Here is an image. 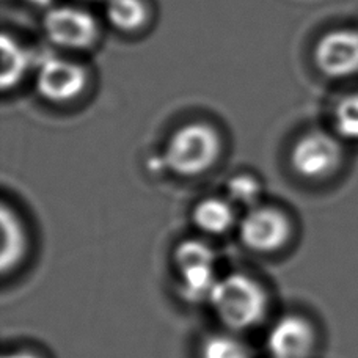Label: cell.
I'll return each instance as SVG.
<instances>
[{
	"label": "cell",
	"instance_id": "cell-1",
	"mask_svg": "<svg viewBox=\"0 0 358 358\" xmlns=\"http://www.w3.org/2000/svg\"><path fill=\"white\" fill-rule=\"evenodd\" d=\"M222 138L213 124L192 121L171 132L164 150V164L179 176L206 173L219 161Z\"/></svg>",
	"mask_w": 358,
	"mask_h": 358
},
{
	"label": "cell",
	"instance_id": "cell-2",
	"mask_svg": "<svg viewBox=\"0 0 358 358\" xmlns=\"http://www.w3.org/2000/svg\"><path fill=\"white\" fill-rule=\"evenodd\" d=\"M208 302L217 317L231 330L255 327L266 315L267 297L257 280L245 273H229L217 281Z\"/></svg>",
	"mask_w": 358,
	"mask_h": 358
},
{
	"label": "cell",
	"instance_id": "cell-3",
	"mask_svg": "<svg viewBox=\"0 0 358 358\" xmlns=\"http://www.w3.org/2000/svg\"><path fill=\"white\" fill-rule=\"evenodd\" d=\"M43 31L55 48L74 50H90L101 38L98 19L88 10L78 5H52L43 16Z\"/></svg>",
	"mask_w": 358,
	"mask_h": 358
},
{
	"label": "cell",
	"instance_id": "cell-4",
	"mask_svg": "<svg viewBox=\"0 0 358 358\" xmlns=\"http://www.w3.org/2000/svg\"><path fill=\"white\" fill-rule=\"evenodd\" d=\"M344 161L343 140L335 132L313 129L300 136L289 152L291 169L308 181L335 175Z\"/></svg>",
	"mask_w": 358,
	"mask_h": 358
},
{
	"label": "cell",
	"instance_id": "cell-5",
	"mask_svg": "<svg viewBox=\"0 0 358 358\" xmlns=\"http://www.w3.org/2000/svg\"><path fill=\"white\" fill-rule=\"evenodd\" d=\"M88 78V69L80 62L49 55L38 65L35 87L44 101L52 104H66L78 99L85 92Z\"/></svg>",
	"mask_w": 358,
	"mask_h": 358
},
{
	"label": "cell",
	"instance_id": "cell-6",
	"mask_svg": "<svg viewBox=\"0 0 358 358\" xmlns=\"http://www.w3.org/2000/svg\"><path fill=\"white\" fill-rule=\"evenodd\" d=\"M313 60L325 78L341 80L358 74V29H334L316 41Z\"/></svg>",
	"mask_w": 358,
	"mask_h": 358
},
{
	"label": "cell",
	"instance_id": "cell-7",
	"mask_svg": "<svg viewBox=\"0 0 358 358\" xmlns=\"http://www.w3.org/2000/svg\"><path fill=\"white\" fill-rule=\"evenodd\" d=\"M239 236L253 252H275L289 241L291 222L280 209L259 204L245 210L239 222Z\"/></svg>",
	"mask_w": 358,
	"mask_h": 358
},
{
	"label": "cell",
	"instance_id": "cell-8",
	"mask_svg": "<svg viewBox=\"0 0 358 358\" xmlns=\"http://www.w3.org/2000/svg\"><path fill=\"white\" fill-rule=\"evenodd\" d=\"M315 341V329L306 319L285 316L268 331L267 349L272 358H308Z\"/></svg>",
	"mask_w": 358,
	"mask_h": 358
},
{
	"label": "cell",
	"instance_id": "cell-9",
	"mask_svg": "<svg viewBox=\"0 0 358 358\" xmlns=\"http://www.w3.org/2000/svg\"><path fill=\"white\" fill-rule=\"evenodd\" d=\"M2 50V74H0V85L6 93L21 85L25 76L34 66V57L24 44L8 31L2 34L0 41Z\"/></svg>",
	"mask_w": 358,
	"mask_h": 358
},
{
	"label": "cell",
	"instance_id": "cell-10",
	"mask_svg": "<svg viewBox=\"0 0 358 358\" xmlns=\"http://www.w3.org/2000/svg\"><path fill=\"white\" fill-rule=\"evenodd\" d=\"M2 271L3 273L15 271L22 263L24 255L27 253L29 238L25 231L22 219L17 215L15 209L3 204L2 206Z\"/></svg>",
	"mask_w": 358,
	"mask_h": 358
},
{
	"label": "cell",
	"instance_id": "cell-11",
	"mask_svg": "<svg viewBox=\"0 0 358 358\" xmlns=\"http://www.w3.org/2000/svg\"><path fill=\"white\" fill-rule=\"evenodd\" d=\"M194 222L200 231L219 236L231 229L236 222V206L222 196H208L194 208Z\"/></svg>",
	"mask_w": 358,
	"mask_h": 358
},
{
	"label": "cell",
	"instance_id": "cell-12",
	"mask_svg": "<svg viewBox=\"0 0 358 358\" xmlns=\"http://www.w3.org/2000/svg\"><path fill=\"white\" fill-rule=\"evenodd\" d=\"M107 22L121 34H137L150 22L151 10L146 0H104Z\"/></svg>",
	"mask_w": 358,
	"mask_h": 358
},
{
	"label": "cell",
	"instance_id": "cell-13",
	"mask_svg": "<svg viewBox=\"0 0 358 358\" xmlns=\"http://www.w3.org/2000/svg\"><path fill=\"white\" fill-rule=\"evenodd\" d=\"M334 132L343 142L358 143V92L344 94L331 112Z\"/></svg>",
	"mask_w": 358,
	"mask_h": 358
},
{
	"label": "cell",
	"instance_id": "cell-14",
	"mask_svg": "<svg viewBox=\"0 0 358 358\" xmlns=\"http://www.w3.org/2000/svg\"><path fill=\"white\" fill-rule=\"evenodd\" d=\"M261 184L257 178L248 173H239L229 179L227 184V198L234 206L247 210L259 206Z\"/></svg>",
	"mask_w": 358,
	"mask_h": 358
},
{
	"label": "cell",
	"instance_id": "cell-15",
	"mask_svg": "<svg viewBox=\"0 0 358 358\" xmlns=\"http://www.w3.org/2000/svg\"><path fill=\"white\" fill-rule=\"evenodd\" d=\"M175 264L178 271L182 268L204 266V264H215L214 252L210 247L198 239L184 241L178 245L175 250Z\"/></svg>",
	"mask_w": 358,
	"mask_h": 358
},
{
	"label": "cell",
	"instance_id": "cell-16",
	"mask_svg": "<svg viewBox=\"0 0 358 358\" xmlns=\"http://www.w3.org/2000/svg\"><path fill=\"white\" fill-rule=\"evenodd\" d=\"M201 358H250L244 344L227 335H214L203 343Z\"/></svg>",
	"mask_w": 358,
	"mask_h": 358
},
{
	"label": "cell",
	"instance_id": "cell-17",
	"mask_svg": "<svg viewBox=\"0 0 358 358\" xmlns=\"http://www.w3.org/2000/svg\"><path fill=\"white\" fill-rule=\"evenodd\" d=\"M3 358H41L35 352H30V350H15V352L5 354Z\"/></svg>",
	"mask_w": 358,
	"mask_h": 358
},
{
	"label": "cell",
	"instance_id": "cell-18",
	"mask_svg": "<svg viewBox=\"0 0 358 358\" xmlns=\"http://www.w3.org/2000/svg\"><path fill=\"white\" fill-rule=\"evenodd\" d=\"M27 2L34 3V5H38V6H48V8H50V6H52L54 0H27Z\"/></svg>",
	"mask_w": 358,
	"mask_h": 358
}]
</instances>
